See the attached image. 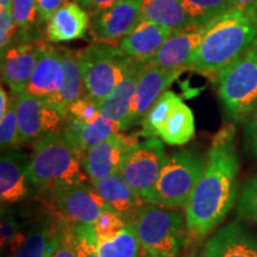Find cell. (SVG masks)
Masks as SVG:
<instances>
[{"instance_id": "1", "label": "cell", "mask_w": 257, "mask_h": 257, "mask_svg": "<svg viewBox=\"0 0 257 257\" xmlns=\"http://www.w3.org/2000/svg\"><path fill=\"white\" fill-rule=\"evenodd\" d=\"M239 159L236 127L225 124L212 141L201 178L186 205V229L195 238L207 236L238 200Z\"/></svg>"}, {"instance_id": "2", "label": "cell", "mask_w": 257, "mask_h": 257, "mask_svg": "<svg viewBox=\"0 0 257 257\" xmlns=\"http://www.w3.org/2000/svg\"><path fill=\"white\" fill-rule=\"evenodd\" d=\"M257 37V12L232 8L210 22L188 70L213 75L234 62Z\"/></svg>"}, {"instance_id": "3", "label": "cell", "mask_w": 257, "mask_h": 257, "mask_svg": "<svg viewBox=\"0 0 257 257\" xmlns=\"http://www.w3.org/2000/svg\"><path fill=\"white\" fill-rule=\"evenodd\" d=\"M83 159L79 148L61 130L44 135L35 142L29 160V181L37 187L86 182L87 176L81 170Z\"/></svg>"}, {"instance_id": "4", "label": "cell", "mask_w": 257, "mask_h": 257, "mask_svg": "<svg viewBox=\"0 0 257 257\" xmlns=\"http://www.w3.org/2000/svg\"><path fill=\"white\" fill-rule=\"evenodd\" d=\"M218 95L227 117L245 120L257 106V37L234 62L217 76Z\"/></svg>"}, {"instance_id": "5", "label": "cell", "mask_w": 257, "mask_h": 257, "mask_svg": "<svg viewBox=\"0 0 257 257\" xmlns=\"http://www.w3.org/2000/svg\"><path fill=\"white\" fill-rule=\"evenodd\" d=\"M131 223L149 256L176 257L184 245L185 219L179 212L147 202Z\"/></svg>"}, {"instance_id": "6", "label": "cell", "mask_w": 257, "mask_h": 257, "mask_svg": "<svg viewBox=\"0 0 257 257\" xmlns=\"http://www.w3.org/2000/svg\"><path fill=\"white\" fill-rule=\"evenodd\" d=\"M205 162L206 160L192 149H182L167 156L149 204L167 208L186 207L201 178Z\"/></svg>"}, {"instance_id": "7", "label": "cell", "mask_w": 257, "mask_h": 257, "mask_svg": "<svg viewBox=\"0 0 257 257\" xmlns=\"http://www.w3.org/2000/svg\"><path fill=\"white\" fill-rule=\"evenodd\" d=\"M87 94L100 106L123 78L128 56L119 46L98 42L79 50Z\"/></svg>"}, {"instance_id": "8", "label": "cell", "mask_w": 257, "mask_h": 257, "mask_svg": "<svg viewBox=\"0 0 257 257\" xmlns=\"http://www.w3.org/2000/svg\"><path fill=\"white\" fill-rule=\"evenodd\" d=\"M166 160L162 141L157 137H149L144 142H138L130 148L119 173L143 201L149 202Z\"/></svg>"}, {"instance_id": "9", "label": "cell", "mask_w": 257, "mask_h": 257, "mask_svg": "<svg viewBox=\"0 0 257 257\" xmlns=\"http://www.w3.org/2000/svg\"><path fill=\"white\" fill-rule=\"evenodd\" d=\"M43 41L34 37L30 30H19L14 42L2 53V80L11 92H25L36 69Z\"/></svg>"}, {"instance_id": "10", "label": "cell", "mask_w": 257, "mask_h": 257, "mask_svg": "<svg viewBox=\"0 0 257 257\" xmlns=\"http://www.w3.org/2000/svg\"><path fill=\"white\" fill-rule=\"evenodd\" d=\"M49 188L54 205L68 224L93 225L101 211L108 207L94 187L86 182H60Z\"/></svg>"}, {"instance_id": "11", "label": "cell", "mask_w": 257, "mask_h": 257, "mask_svg": "<svg viewBox=\"0 0 257 257\" xmlns=\"http://www.w3.org/2000/svg\"><path fill=\"white\" fill-rule=\"evenodd\" d=\"M17 114L19 144L36 142L44 135L61 130L66 118L50 102L28 92L17 96Z\"/></svg>"}, {"instance_id": "12", "label": "cell", "mask_w": 257, "mask_h": 257, "mask_svg": "<svg viewBox=\"0 0 257 257\" xmlns=\"http://www.w3.org/2000/svg\"><path fill=\"white\" fill-rule=\"evenodd\" d=\"M144 0H120L110 9L91 16L92 34L98 42H119L142 22Z\"/></svg>"}, {"instance_id": "13", "label": "cell", "mask_w": 257, "mask_h": 257, "mask_svg": "<svg viewBox=\"0 0 257 257\" xmlns=\"http://www.w3.org/2000/svg\"><path fill=\"white\" fill-rule=\"evenodd\" d=\"M147 63V61L128 57L123 78L111 92V94L99 106L100 114L108 119L120 123L123 131L133 126L131 113L136 98L138 80Z\"/></svg>"}, {"instance_id": "14", "label": "cell", "mask_w": 257, "mask_h": 257, "mask_svg": "<svg viewBox=\"0 0 257 257\" xmlns=\"http://www.w3.org/2000/svg\"><path fill=\"white\" fill-rule=\"evenodd\" d=\"M136 143L137 135L127 136L119 133L91 148L83 159V168L91 182L100 181L119 173L125 155Z\"/></svg>"}, {"instance_id": "15", "label": "cell", "mask_w": 257, "mask_h": 257, "mask_svg": "<svg viewBox=\"0 0 257 257\" xmlns=\"http://www.w3.org/2000/svg\"><path fill=\"white\" fill-rule=\"evenodd\" d=\"M201 257H257V236L239 221H231L208 237Z\"/></svg>"}, {"instance_id": "16", "label": "cell", "mask_w": 257, "mask_h": 257, "mask_svg": "<svg viewBox=\"0 0 257 257\" xmlns=\"http://www.w3.org/2000/svg\"><path fill=\"white\" fill-rule=\"evenodd\" d=\"M62 85L63 67L61 61V51L43 42L36 69L25 92L44 99L54 105Z\"/></svg>"}, {"instance_id": "17", "label": "cell", "mask_w": 257, "mask_h": 257, "mask_svg": "<svg viewBox=\"0 0 257 257\" xmlns=\"http://www.w3.org/2000/svg\"><path fill=\"white\" fill-rule=\"evenodd\" d=\"M30 157L21 148L4 150L0 159V199L2 204H15L29 194L28 166Z\"/></svg>"}, {"instance_id": "18", "label": "cell", "mask_w": 257, "mask_h": 257, "mask_svg": "<svg viewBox=\"0 0 257 257\" xmlns=\"http://www.w3.org/2000/svg\"><path fill=\"white\" fill-rule=\"evenodd\" d=\"M206 27L207 24L200 28L174 32L149 62L166 70L188 69L195 51L200 46Z\"/></svg>"}, {"instance_id": "19", "label": "cell", "mask_w": 257, "mask_h": 257, "mask_svg": "<svg viewBox=\"0 0 257 257\" xmlns=\"http://www.w3.org/2000/svg\"><path fill=\"white\" fill-rule=\"evenodd\" d=\"M182 72L184 70H166L156 64L147 63L138 80L136 98L131 113L133 125L142 121L144 115L152 108L157 99L169 88V86L179 78Z\"/></svg>"}, {"instance_id": "20", "label": "cell", "mask_w": 257, "mask_h": 257, "mask_svg": "<svg viewBox=\"0 0 257 257\" xmlns=\"http://www.w3.org/2000/svg\"><path fill=\"white\" fill-rule=\"evenodd\" d=\"M92 186L104 199L108 208L123 218L126 223L135 220L140 208L144 205L143 199L127 184L120 173H115L100 181L92 182Z\"/></svg>"}, {"instance_id": "21", "label": "cell", "mask_w": 257, "mask_h": 257, "mask_svg": "<svg viewBox=\"0 0 257 257\" xmlns=\"http://www.w3.org/2000/svg\"><path fill=\"white\" fill-rule=\"evenodd\" d=\"M173 34L162 25L142 21L119 42V48L131 59L149 62Z\"/></svg>"}, {"instance_id": "22", "label": "cell", "mask_w": 257, "mask_h": 257, "mask_svg": "<svg viewBox=\"0 0 257 257\" xmlns=\"http://www.w3.org/2000/svg\"><path fill=\"white\" fill-rule=\"evenodd\" d=\"M89 25V16L78 3H66L48 21L47 40L54 43L70 42L85 36Z\"/></svg>"}, {"instance_id": "23", "label": "cell", "mask_w": 257, "mask_h": 257, "mask_svg": "<svg viewBox=\"0 0 257 257\" xmlns=\"http://www.w3.org/2000/svg\"><path fill=\"white\" fill-rule=\"evenodd\" d=\"M60 51L63 67V85L53 106L66 117L69 105L87 94V89L80 64L79 51L66 49V48Z\"/></svg>"}, {"instance_id": "24", "label": "cell", "mask_w": 257, "mask_h": 257, "mask_svg": "<svg viewBox=\"0 0 257 257\" xmlns=\"http://www.w3.org/2000/svg\"><path fill=\"white\" fill-rule=\"evenodd\" d=\"M142 21L154 22L173 32L198 28L180 0H144Z\"/></svg>"}, {"instance_id": "25", "label": "cell", "mask_w": 257, "mask_h": 257, "mask_svg": "<svg viewBox=\"0 0 257 257\" xmlns=\"http://www.w3.org/2000/svg\"><path fill=\"white\" fill-rule=\"evenodd\" d=\"M62 233V221L46 219L32 226L14 257H50Z\"/></svg>"}, {"instance_id": "26", "label": "cell", "mask_w": 257, "mask_h": 257, "mask_svg": "<svg viewBox=\"0 0 257 257\" xmlns=\"http://www.w3.org/2000/svg\"><path fill=\"white\" fill-rule=\"evenodd\" d=\"M194 134L195 121L193 112L181 99H179L165 123L157 131V136L169 146H184L192 140Z\"/></svg>"}, {"instance_id": "27", "label": "cell", "mask_w": 257, "mask_h": 257, "mask_svg": "<svg viewBox=\"0 0 257 257\" xmlns=\"http://www.w3.org/2000/svg\"><path fill=\"white\" fill-rule=\"evenodd\" d=\"M142 251L143 248L131 221L114 237L98 242L100 257H142Z\"/></svg>"}, {"instance_id": "28", "label": "cell", "mask_w": 257, "mask_h": 257, "mask_svg": "<svg viewBox=\"0 0 257 257\" xmlns=\"http://www.w3.org/2000/svg\"><path fill=\"white\" fill-rule=\"evenodd\" d=\"M121 131H123V127L120 123L99 114L91 123L83 125L76 140V147L85 156L91 148L98 146L108 137L119 134Z\"/></svg>"}, {"instance_id": "29", "label": "cell", "mask_w": 257, "mask_h": 257, "mask_svg": "<svg viewBox=\"0 0 257 257\" xmlns=\"http://www.w3.org/2000/svg\"><path fill=\"white\" fill-rule=\"evenodd\" d=\"M195 27H204L232 9L230 0H180Z\"/></svg>"}, {"instance_id": "30", "label": "cell", "mask_w": 257, "mask_h": 257, "mask_svg": "<svg viewBox=\"0 0 257 257\" xmlns=\"http://www.w3.org/2000/svg\"><path fill=\"white\" fill-rule=\"evenodd\" d=\"M179 99V96L172 91H166L163 93L141 121V125H142L141 135L148 138L157 136V131L161 125L165 123L173 106Z\"/></svg>"}, {"instance_id": "31", "label": "cell", "mask_w": 257, "mask_h": 257, "mask_svg": "<svg viewBox=\"0 0 257 257\" xmlns=\"http://www.w3.org/2000/svg\"><path fill=\"white\" fill-rule=\"evenodd\" d=\"M66 224L79 257H100L98 253V238L93 225Z\"/></svg>"}, {"instance_id": "32", "label": "cell", "mask_w": 257, "mask_h": 257, "mask_svg": "<svg viewBox=\"0 0 257 257\" xmlns=\"http://www.w3.org/2000/svg\"><path fill=\"white\" fill-rule=\"evenodd\" d=\"M17 93L11 92L9 108L4 117L0 119V147L8 150L18 144V114H17Z\"/></svg>"}, {"instance_id": "33", "label": "cell", "mask_w": 257, "mask_h": 257, "mask_svg": "<svg viewBox=\"0 0 257 257\" xmlns=\"http://www.w3.org/2000/svg\"><path fill=\"white\" fill-rule=\"evenodd\" d=\"M2 208V248L9 250L10 257H14L24 242L25 236L21 232L14 212L4 208V206Z\"/></svg>"}, {"instance_id": "34", "label": "cell", "mask_w": 257, "mask_h": 257, "mask_svg": "<svg viewBox=\"0 0 257 257\" xmlns=\"http://www.w3.org/2000/svg\"><path fill=\"white\" fill-rule=\"evenodd\" d=\"M236 212L242 219L257 224V174L243 185L236 204Z\"/></svg>"}, {"instance_id": "35", "label": "cell", "mask_w": 257, "mask_h": 257, "mask_svg": "<svg viewBox=\"0 0 257 257\" xmlns=\"http://www.w3.org/2000/svg\"><path fill=\"white\" fill-rule=\"evenodd\" d=\"M126 221L110 208H105L93 224L96 238L99 240L110 239L124 229Z\"/></svg>"}, {"instance_id": "36", "label": "cell", "mask_w": 257, "mask_h": 257, "mask_svg": "<svg viewBox=\"0 0 257 257\" xmlns=\"http://www.w3.org/2000/svg\"><path fill=\"white\" fill-rule=\"evenodd\" d=\"M11 14L19 30H31L40 18L36 0H14Z\"/></svg>"}, {"instance_id": "37", "label": "cell", "mask_w": 257, "mask_h": 257, "mask_svg": "<svg viewBox=\"0 0 257 257\" xmlns=\"http://www.w3.org/2000/svg\"><path fill=\"white\" fill-rule=\"evenodd\" d=\"M67 114L73 115L76 119L81 120L82 123L88 124L100 114V110H99V105L96 104L94 99L86 94L69 105Z\"/></svg>"}, {"instance_id": "38", "label": "cell", "mask_w": 257, "mask_h": 257, "mask_svg": "<svg viewBox=\"0 0 257 257\" xmlns=\"http://www.w3.org/2000/svg\"><path fill=\"white\" fill-rule=\"evenodd\" d=\"M19 28L10 10H0V50L8 49L14 42Z\"/></svg>"}, {"instance_id": "39", "label": "cell", "mask_w": 257, "mask_h": 257, "mask_svg": "<svg viewBox=\"0 0 257 257\" xmlns=\"http://www.w3.org/2000/svg\"><path fill=\"white\" fill-rule=\"evenodd\" d=\"M243 134L246 152L257 160V106L244 120Z\"/></svg>"}, {"instance_id": "40", "label": "cell", "mask_w": 257, "mask_h": 257, "mask_svg": "<svg viewBox=\"0 0 257 257\" xmlns=\"http://www.w3.org/2000/svg\"><path fill=\"white\" fill-rule=\"evenodd\" d=\"M50 257H79L78 252H76L75 248H74L72 238H70L68 226H67V224L63 220L62 233H61L59 243H57L56 248Z\"/></svg>"}, {"instance_id": "41", "label": "cell", "mask_w": 257, "mask_h": 257, "mask_svg": "<svg viewBox=\"0 0 257 257\" xmlns=\"http://www.w3.org/2000/svg\"><path fill=\"white\" fill-rule=\"evenodd\" d=\"M67 0H36L38 16L41 22L49 21L57 10L66 4Z\"/></svg>"}, {"instance_id": "42", "label": "cell", "mask_w": 257, "mask_h": 257, "mask_svg": "<svg viewBox=\"0 0 257 257\" xmlns=\"http://www.w3.org/2000/svg\"><path fill=\"white\" fill-rule=\"evenodd\" d=\"M79 2L83 5V8L88 10L91 16H93L104 11V10L110 9L111 6L117 4L120 0H79Z\"/></svg>"}, {"instance_id": "43", "label": "cell", "mask_w": 257, "mask_h": 257, "mask_svg": "<svg viewBox=\"0 0 257 257\" xmlns=\"http://www.w3.org/2000/svg\"><path fill=\"white\" fill-rule=\"evenodd\" d=\"M230 3L232 8L257 12V0H230Z\"/></svg>"}, {"instance_id": "44", "label": "cell", "mask_w": 257, "mask_h": 257, "mask_svg": "<svg viewBox=\"0 0 257 257\" xmlns=\"http://www.w3.org/2000/svg\"><path fill=\"white\" fill-rule=\"evenodd\" d=\"M9 104H10V96L8 94V92L5 91L4 86H2V88H0V119L4 117L6 111H8Z\"/></svg>"}, {"instance_id": "45", "label": "cell", "mask_w": 257, "mask_h": 257, "mask_svg": "<svg viewBox=\"0 0 257 257\" xmlns=\"http://www.w3.org/2000/svg\"><path fill=\"white\" fill-rule=\"evenodd\" d=\"M14 0H0V10H10L11 11Z\"/></svg>"}, {"instance_id": "46", "label": "cell", "mask_w": 257, "mask_h": 257, "mask_svg": "<svg viewBox=\"0 0 257 257\" xmlns=\"http://www.w3.org/2000/svg\"><path fill=\"white\" fill-rule=\"evenodd\" d=\"M143 252H144V251H143ZM144 255H146V257H152V256H149V255H148L147 252H144Z\"/></svg>"}, {"instance_id": "47", "label": "cell", "mask_w": 257, "mask_h": 257, "mask_svg": "<svg viewBox=\"0 0 257 257\" xmlns=\"http://www.w3.org/2000/svg\"><path fill=\"white\" fill-rule=\"evenodd\" d=\"M142 257H146V255H144V252L142 253Z\"/></svg>"}]
</instances>
